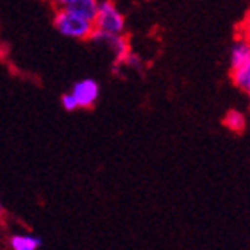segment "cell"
<instances>
[{
	"label": "cell",
	"instance_id": "52a82bcc",
	"mask_svg": "<svg viewBox=\"0 0 250 250\" xmlns=\"http://www.w3.org/2000/svg\"><path fill=\"white\" fill-rule=\"evenodd\" d=\"M224 125L234 133H242L245 129V116L240 110H229L224 117Z\"/></svg>",
	"mask_w": 250,
	"mask_h": 250
},
{
	"label": "cell",
	"instance_id": "5b68a950",
	"mask_svg": "<svg viewBox=\"0 0 250 250\" xmlns=\"http://www.w3.org/2000/svg\"><path fill=\"white\" fill-rule=\"evenodd\" d=\"M250 63V47L245 41H238L231 49V67L238 68Z\"/></svg>",
	"mask_w": 250,
	"mask_h": 250
},
{
	"label": "cell",
	"instance_id": "9c48e42d",
	"mask_svg": "<svg viewBox=\"0 0 250 250\" xmlns=\"http://www.w3.org/2000/svg\"><path fill=\"white\" fill-rule=\"evenodd\" d=\"M62 105H63V108H67V110H74V108H77V102H75V98H74L72 93L62 96Z\"/></svg>",
	"mask_w": 250,
	"mask_h": 250
},
{
	"label": "cell",
	"instance_id": "277c9868",
	"mask_svg": "<svg viewBox=\"0 0 250 250\" xmlns=\"http://www.w3.org/2000/svg\"><path fill=\"white\" fill-rule=\"evenodd\" d=\"M63 7L75 14H79L84 20L93 21L96 16V11H98V2L96 0H68Z\"/></svg>",
	"mask_w": 250,
	"mask_h": 250
},
{
	"label": "cell",
	"instance_id": "30bf717a",
	"mask_svg": "<svg viewBox=\"0 0 250 250\" xmlns=\"http://www.w3.org/2000/svg\"><path fill=\"white\" fill-rule=\"evenodd\" d=\"M53 2H54V4H58V5H62V7H63V5L67 4L68 0H53Z\"/></svg>",
	"mask_w": 250,
	"mask_h": 250
},
{
	"label": "cell",
	"instance_id": "6da1fadb",
	"mask_svg": "<svg viewBox=\"0 0 250 250\" xmlns=\"http://www.w3.org/2000/svg\"><path fill=\"white\" fill-rule=\"evenodd\" d=\"M54 26L62 35L74 39H89L93 32V21L84 20L79 14L72 13L65 7L60 9L54 16Z\"/></svg>",
	"mask_w": 250,
	"mask_h": 250
},
{
	"label": "cell",
	"instance_id": "8fae6325",
	"mask_svg": "<svg viewBox=\"0 0 250 250\" xmlns=\"http://www.w3.org/2000/svg\"><path fill=\"white\" fill-rule=\"evenodd\" d=\"M0 208H2V207H0Z\"/></svg>",
	"mask_w": 250,
	"mask_h": 250
},
{
	"label": "cell",
	"instance_id": "8992f818",
	"mask_svg": "<svg viewBox=\"0 0 250 250\" xmlns=\"http://www.w3.org/2000/svg\"><path fill=\"white\" fill-rule=\"evenodd\" d=\"M41 238L30 236V234H16L11 238V247L14 250H35L41 247Z\"/></svg>",
	"mask_w": 250,
	"mask_h": 250
},
{
	"label": "cell",
	"instance_id": "3957f363",
	"mask_svg": "<svg viewBox=\"0 0 250 250\" xmlns=\"http://www.w3.org/2000/svg\"><path fill=\"white\" fill-rule=\"evenodd\" d=\"M98 93H100V86L93 79L79 81L72 88V95L77 102V107H91L98 98Z\"/></svg>",
	"mask_w": 250,
	"mask_h": 250
},
{
	"label": "cell",
	"instance_id": "7a4b0ae2",
	"mask_svg": "<svg viewBox=\"0 0 250 250\" xmlns=\"http://www.w3.org/2000/svg\"><path fill=\"white\" fill-rule=\"evenodd\" d=\"M93 28L107 32V34H123L125 30V18L114 7L112 2H102L98 4V11L93 20Z\"/></svg>",
	"mask_w": 250,
	"mask_h": 250
},
{
	"label": "cell",
	"instance_id": "ba28073f",
	"mask_svg": "<svg viewBox=\"0 0 250 250\" xmlns=\"http://www.w3.org/2000/svg\"><path fill=\"white\" fill-rule=\"evenodd\" d=\"M233 81L236 84V88L243 89V91H250V63L243 65V67L233 68Z\"/></svg>",
	"mask_w": 250,
	"mask_h": 250
}]
</instances>
